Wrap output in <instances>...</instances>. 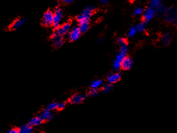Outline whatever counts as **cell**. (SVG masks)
<instances>
[{
	"mask_svg": "<svg viewBox=\"0 0 177 133\" xmlns=\"http://www.w3.org/2000/svg\"><path fill=\"white\" fill-rule=\"evenodd\" d=\"M164 17L167 22L172 24L174 26H177V9L176 8H167Z\"/></svg>",
	"mask_w": 177,
	"mask_h": 133,
	"instance_id": "6da1fadb",
	"label": "cell"
},
{
	"mask_svg": "<svg viewBox=\"0 0 177 133\" xmlns=\"http://www.w3.org/2000/svg\"><path fill=\"white\" fill-rule=\"evenodd\" d=\"M127 52H124V51H119L114 62H113V68H114L115 71H118L121 68L122 62H123L125 57H127Z\"/></svg>",
	"mask_w": 177,
	"mask_h": 133,
	"instance_id": "7a4b0ae2",
	"label": "cell"
},
{
	"mask_svg": "<svg viewBox=\"0 0 177 133\" xmlns=\"http://www.w3.org/2000/svg\"><path fill=\"white\" fill-rule=\"evenodd\" d=\"M156 16V13H155V10L151 7H148L146 8L145 11H143V13L142 14L143 21H144L145 22L148 23L151 21L153 17Z\"/></svg>",
	"mask_w": 177,
	"mask_h": 133,
	"instance_id": "3957f363",
	"label": "cell"
},
{
	"mask_svg": "<svg viewBox=\"0 0 177 133\" xmlns=\"http://www.w3.org/2000/svg\"><path fill=\"white\" fill-rule=\"evenodd\" d=\"M63 16V12L62 9L60 8H57L56 9V11L54 12V17H53V25L56 28L60 27L61 21H62V18Z\"/></svg>",
	"mask_w": 177,
	"mask_h": 133,
	"instance_id": "277c9868",
	"label": "cell"
},
{
	"mask_svg": "<svg viewBox=\"0 0 177 133\" xmlns=\"http://www.w3.org/2000/svg\"><path fill=\"white\" fill-rule=\"evenodd\" d=\"M53 17H54V12H53L52 11H46L44 13V16H43V19H42L43 24L46 26L53 25Z\"/></svg>",
	"mask_w": 177,
	"mask_h": 133,
	"instance_id": "5b68a950",
	"label": "cell"
},
{
	"mask_svg": "<svg viewBox=\"0 0 177 133\" xmlns=\"http://www.w3.org/2000/svg\"><path fill=\"white\" fill-rule=\"evenodd\" d=\"M72 29V25L70 23H65L63 24L62 25H60V27L56 28V32L57 34H59L60 36H65V34H68L70 32V30Z\"/></svg>",
	"mask_w": 177,
	"mask_h": 133,
	"instance_id": "8992f818",
	"label": "cell"
},
{
	"mask_svg": "<svg viewBox=\"0 0 177 133\" xmlns=\"http://www.w3.org/2000/svg\"><path fill=\"white\" fill-rule=\"evenodd\" d=\"M133 66V60L130 57H126L121 63V68L124 71L130 70Z\"/></svg>",
	"mask_w": 177,
	"mask_h": 133,
	"instance_id": "52a82bcc",
	"label": "cell"
},
{
	"mask_svg": "<svg viewBox=\"0 0 177 133\" xmlns=\"http://www.w3.org/2000/svg\"><path fill=\"white\" fill-rule=\"evenodd\" d=\"M81 34V32L80 31V29L78 27H74L71 30H70L69 34V38L70 41H76L77 39L79 38Z\"/></svg>",
	"mask_w": 177,
	"mask_h": 133,
	"instance_id": "ba28073f",
	"label": "cell"
},
{
	"mask_svg": "<svg viewBox=\"0 0 177 133\" xmlns=\"http://www.w3.org/2000/svg\"><path fill=\"white\" fill-rule=\"evenodd\" d=\"M52 41H53L55 46L59 47L62 45L64 43V39L62 36L57 34L56 32H55L52 36Z\"/></svg>",
	"mask_w": 177,
	"mask_h": 133,
	"instance_id": "9c48e42d",
	"label": "cell"
},
{
	"mask_svg": "<svg viewBox=\"0 0 177 133\" xmlns=\"http://www.w3.org/2000/svg\"><path fill=\"white\" fill-rule=\"evenodd\" d=\"M121 79V75L119 72H114V73L109 74L107 76V81L110 84H115Z\"/></svg>",
	"mask_w": 177,
	"mask_h": 133,
	"instance_id": "30bf717a",
	"label": "cell"
},
{
	"mask_svg": "<svg viewBox=\"0 0 177 133\" xmlns=\"http://www.w3.org/2000/svg\"><path fill=\"white\" fill-rule=\"evenodd\" d=\"M85 98V94H83V93H76V94L72 96V97L70 99V102L72 104H79L83 101Z\"/></svg>",
	"mask_w": 177,
	"mask_h": 133,
	"instance_id": "8fae6325",
	"label": "cell"
},
{
	"mask_svg": "<svg viewBox=\"0 0 177 133\" xmlns=\"http://www.w3.org/2000/svg\"><path fill=\"white\" fill-rule=\"evenodd\" d=\"M172 36L170 33H164L163 35L160 36V42L162 44H163L164 45H169L171 41H172Z\"/></svg>",
	"mask_w": 177,
	"mask_h": 133,
	"instance_id": "7c38bea8",
	"label": "cell"
},
{
	"mask_svg": "<svg viewBox=\"0 0 177 133\" xmlns=\"http://www.w3.org/2000/svg\"><path fill=\"white\" fill-rule=\"evenodd\" d=\"M118 43L120 47V50L127 52L128 51V44L127 40L124 38H119L118 39Z\"/></svg>",
	"mask_w": 177,
	"mask_h": 133,
	"instance_id": "4fadbf2b",
	"label": "cell"
},
{
	"mask_svg": "<svg viewBox=\"0 0 177 133\" xmlns=\"http://www.w3.org/2000/svg\"><path fill=\"white\" fill-rule=\"evenodd\" d=\"M44 119H42V117L41 115L36 116L35 118H32V119L30 121V122L28 124L31 126H37L41 124V123Z\"/></svg>",
	"mask_w": 177,
	"mask_h": 133,
	"instance_id": "5bb4252c",
	"label": "cell"
},
{
	"mask_svg": "<svg viewBox=\"0 0 177 133\" xmlns=\"http://www.w3.org/2000/svg\"><path fill=\"white\" fill-rule=\"evenodd\" d=\"M25 22V20L23 19V18H20V19H17L16 20H15L14 22L12 24V25L11 27V29H19L20 27L22 26L24 23Z\"/></svg>",
	"mask_w": 177,
	"mask_h": 133,
	"instance_id": "9a60e30c",
	"label": "cell"
},
{
	"mask_svg": "<svg viewBox=\"0 0 177 133\" xmlns=\"http://www.w3.org/2000/svg\"><path fill=\"white\" fill-rule=\"evenodd\" d=\"M94 11V7H93V6H89V7H87L84 9L83 12H82V14L84 15L85 16H86L90 19V17L92 16Z\"/></svg>",
	"mask_w": 177,
	"mask_h": 133,
	"instance_id": "2e32d148",
	"label": "cell"
},
{
	"mask_svg": "<svg viewBox=\"0 0 177 133\" xmlns=\"http://www.w3.org/2000/svg\"><path fill=\"white\" fill-rule=\"evenodd\" d=\"M33 131L32 126H31L29 124L27 125H23L18 129L19 133H31Z\"/></svg>",
	"mask_w": 177,
	"mask_h": 133,
	"instance_id": "e0dca14e",
	"label": "cell"
},
{
	"mask_svg": "<svg viewBox=\"0 0 177 133\" xmlns=\"http://www.w3.org/2000/svg\"><path fill=\"white\" fill-rule=\"evenodd\" d=\"M161 5H163V0H151L149 4V7L153 9H157L159 8Z\"/></svg>",
	"mask_w": 177,
	"mask_h": 133,
	"instance_id": "ac0fdd59",
	"label": "cell"
},
{
	"mask_svg": "<svg viewBox=\"0 0 177 133\" xmlns=\"http://www.w3.org/2000/svg\"><path fill=\"white\" fill-rule=\"evenodd\" d=\"M167 8L165 7H164L163 5H161L159 8L155 9V13H156V16L159 17H164V14L166 13Z\"/></svg>",
	"mask_w": 177,
	"mask_h": 133,
	"instance_id": "d6986e66",
	"label": "cell"
},
{
	"mask_svg": "<svg viewBox=\"0 0 177 133\" xmlns=\"http://www.w3.org/2000/svg\"><path fill=\"white\" fill-rule=\"evenodd\" d=\"M41 116L42 117V119L44 120L50 121V120L53 119V114H51V111L48 110L43 111L42 114H41Z\"/></svg>",
	"mask_w": 177,
	"mask_h": 133,
	"instance_id": "ffe728a7",
	"label": "cell"
},
{
	"mask_svg": "<svg viewBox=\"0 0 177 133\" xmlns=\"http://www.w3.org/2000/svg\"><path fill=\"white\" fill-rule=\"evenodd\" d=\"M78 28L80 29V31L81 33L86 32L89 29V22H79Z\"/></svg>",
	"mask_w": 177,
	"mask_h": 133,
	"instance_id": "44dd1931",
	"label": "cell"
},
{
	"mask_svg": "<svg viewBox=\"0 0 177 133\" xmlns=\"http://www.w3.org/2000/svg\"><path fill=\"white\" fill-rule=\"evenodd\" d=\"M103 86V81L100 80H95L93 81L90 84V87L93 89H98L100 87Z\"/></svg>",
	"mask_w": 177,
	"mask_h": 133,
	"instance_id": "7402d4cb",
	"label": "cell"
},
{
	"mask_svg": "<svg viewBox=\"0 0 177 133\" xmlns=\"http://www.w3.org/2000/svg\"><path fill=\"white\" fill-rule=\"evenodd\" d=\"M137 32H137V29L136 26L130 27L129 30H128V32H127L128 38H132V37H134V36H135L137 34Z\"/></svg>",
	"mask_w": 177,
	"mask_h": 133,
	"instance_id": "603a6c76",
	"label": "cell"
},
{
	"mask_svg": "<svg viewBox=\"0 0 177 133\" xmlns=\"http://www.w3.org/2000/svg\"><path fill=\"white\" fill-rule=\"evenodd\" d=\"M113 89H114V86H113L112 84L108 83V84H104V85L102 86V91L104 93H109V92L111 91Z\"/></svg>",
	"mask_w": 177,
	"mask_h": 133,
	"instance_id": "cb8c5ba5",
	"label": "cell"
},
{
	"mask_svg": "<svg viewBox=\"0 0 177 133\" xmlns=\"http://www.w3.org/2000/svg\"><path fill=\"white\" fill-rule=\"evenodd\" d=\"M137 27V32H142L144 31L146 28V22H145L144 21H143V22H139L138 25H136Z\"/></svg>",
	"mask_w": 177,
	"mask_h": 133,
	"instance_id": "d4e9b609",
	"label": "cell"
},
{
	"mask_svg": "<svg viewBox=\"0 0 177 133\" xmlns=\"http://www.w3.org/2000/svg\"><path fill=\"white\" fill-rule=\"evenodd\" d=\"M143 9L142 7H137L133 11V15L135 16H140V15L143 14Z\"/></svg>",
	"mask_w": 177,
	"mask_h": 133,
	"instance_id": "484cf974",
	"label": "cell"
},
{
	"mask_svg": "<svg viewBox=\"0 0 177 133\" xmlns=\"http://www.w3.org/2000/svg\"><path fill=\"white\" fill-rule=\"evenodd\" d=\"M97 95H98V89L91 88V89L88 91V96H90V97H94V96Z\"/></svg>",
	"mask_w": 177,
	"mask_h": 133,
	"instance_id": "4316f807",
	"label": "cell"
},
{
	"mask_svg": "<svg viewBox=\"0 0 177 133\" xmlns=\"http://www.w3.org/2000/svg\"><path fill=\"white\" fill-rule=\"evenodd\" d=\"M56 109H57V103H56V102H52V103L48 105L46 107V110L51 111L55 110Z\"/></svg>",
	"mask_w": 177,
	"mask_h": 133,
	"instance_id": "83f0119b",
	"label": "cell"
},
{
	"mask_svg": "<svg viewBox=\"0 0 177 133\" xmlns=\"http://www.w3.org/2000/svg\"><path fill=\"white\" fill-rule=\"evenodd\" d=\"M65 102H60V103H57V109H58V110H62V109L65 108Z\"/></svg>",
	"mask_w": 177,
	"mask_h": 133,
	"instance_id": "f1b7e54d",
	"label": "cell"
},
{
	"mask_svg": "<svg viewBox=\"0 0 177 133\" xmlns=\"http://www.w3.org/2000/svg\"><path fill=\"white\" fill-rule=\"evenodd\" d=\"M8 133H19V131H18V129L13 128V129H11L10 131H8Z\"/></svg>",
	"mask_w": 177,
	"mask_h": 133,
	"instance_id": "f546056e",
	"label": "cell"
},
{
	"mask_svg": "<svg viewBox=\"0 0 177 133\" xmlns=\"http://www.w3.org/2000/svg\"><path fill=\"white\" fill-rule=\"evenodd\" d=\"M62 2L65 4H69V3H72L74 2V0H62Z\"/></svg>",
	"mask_w": 177,
	"mask_h": 133,
	"instance_id": "4dcf8cb0",
	"label": "cell"
},
{
	"mask_svg": "<svg viewBox=\"0 0 177 133\" xmlns=\"http://www.w3.org/2000/svg\"><path fill=\"white\" fill-rule=\"evenodd\" d=\"M109 0H100V2H101L102 4H107V3L109 2Z\"/></svg>",
	"mask_w": 177,
	"mask_h": 133,
	"instance_id": "1f68e13d",
	"label": "cell"
},
{
	"mask_svg": "<svg viewBox=\"0 0 177 133\" xmlns=\"http://www.w3.org/2000/svg\"><path fill=\"white\" fill-rule=\"evenodd\" d=\"M98 42H99V43H101V42H102V39L99 38V41H98Z\"/></svg>",
	"mask_w": 177,
	"mask_h": 133,
	"instance_id": "d6a6232c",
	"label": "cell"
}]
</instances>
